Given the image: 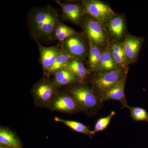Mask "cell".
<instances>
[{"label":"cell","instance_id":"277c9868","mask_svg":"<svg viewBox=\"0 0 148 148\" xmlns=\"http://www.w3.org/2000/svg\"><path fill=\"white\" fill-rule=\"evenodd\" d=\"M53 82L44 79L37 83L32 88V93L36 107L47 108L58 92Z\"/></svg>","mask_w":148,"mask_h":148},{"label":"cell","instance_id":"7a4b0ae2","mask_svg":"<svg viewBox=\"0 0 148 148\" xmlns=\"http://www.w3.org/2000/svg\"><path fill=\"white\" fill-rule=\"evenodd\" d=\"M128 69L94 73L90 78L91 87L100 97L127 75Z\"/></svg>","mask_w":148,"mask_h":148},{"label":"cell","instance_id":"e0dca14e","mask_svg":"<svg viewBox=\"0 0 148 148\" xmlns=\"http://www.w3.org/2000/svg\"><path fill=\"white\" fill-rule=\"evenodd\" d=\"M106 25L112 36L117 39L121 38L125 30V21L122 16L116 15L109 20Z\"/></svg>","mask_w":148,"mask_h":148},{"label":"cell","instance_id":"cb8c5ba5","mask_svg":"<svg viewBox=\"0 0 148 148\" xmlns=\"http://www.w3.org/2000/svg\"><path fill=\"white\" fill-rule=\"evenodd\" d=\"M110 47L112 51H114L117 53L118 54L124 56L125 58L124 50L121 43L118 42L114 43L111 45Z\"/></svg>","mask_w":148,"mask_h":148},{"label":"cell","instance_id":"30bf717a","mask_svg":"<svg viewBox=\"0 0 148 148\" xmlns=\"http://www.w3.org/2000/svg\"><path fill=\"white\" fill-rule=\"evenodd\" d=\"M127 77H125L113 87L101 95V98L103 103L110 100H114L120 103L122 109L128 108L129 106L127 104L125 93Z\"/></svg>","mask_w":148,"mask_h":148},{"label":"cell","instance_id":"7402d4cb","mask_svg":"<svg viewBox=\"0 0 148 148\" xmlns=\"http://www.w3.org/2000/svg\"><path fill=\"white\" fill-rule=\"evenodd\" d=\"M130 116L136 121L148 122V113L145 109L138 107H128Z\"/></svg>","mask_w":148,"mask_h":148},{"label":"cell","instance_id":"d6986e66","mask_svg":"<svg viewBox=\"0 0 148 148\" xmlns=\"http://www.w3.org/2000/svg\"><path fill=\"white\" fill-rule=\"evenodd\" d=\"M88 41L89 45L88 64L91 71L95 73L100 64L102 51L99 47L94 44L89 39Z\"/></svg>","mask_w":148,"mask_h":148},{"label":"cell","instance_id":"3957f363","mask_svg":"<svg viewBox=\"0 0 148 148\" xmlns=\"http://www.w3.org/2000/svg\"><path fill=\"white\" fill-rule=\"evenodd\" d=\"M58 18L53 10L48 8L37 11L32 17V25L38 36L45 38L52 36L57 26Z\"/></svg>","mask_w":148,"mask_h":148},{"label":"cell","instance_id":"d4e9b609","mask_svg":"<svg viewBox=\"0 0 148 148\" xmlns=\"http://www.w3.org/2000/svg\"><path fill=\"white\" fill-rule=\"evenodd\" d=\"M0 148H11L8 147H6V146L3 145H1V147Z\"/></svg>","mask_w":148,"mask_h":148},{"label":"cell","instance_id":"603a6c76","mask_svg":"<svg viewBox=\"0 0 148 148\" xmlns=\"http://www.w3.org/2000/svg\"><path fill=\"white\" fill-rule=\"evenodd\" d=\"M116 114L115 111H112L108 116L100 118L97 120L94 126L93 132H96L104 131L110 123L112 119Z\"/></svg>","mask_w":148,"mask_h":148},{"label":"cell","instance_id":"2e32d148","mask_svg":"<svg viewBox=\"0 0 148 148\" xmlns=\"http://www.w3.org/2000/svg\"><path fill=\"white\" fill-rule=\"evenodd\" d=\"M65 68L73 72L82 83H86V80L90 74V71L77 59L72 58Z\"/></svg>","mask_w":148,"mask_h":148},{"label":"cell","instance_id":"6da1fadb","mask_svg":"<svg viewBox=\"0 0 148 148\" xmlns=\"http://www.w3.org/2000/svg\"><path fill=\"white\" fill-rule=\"evenodd\" d=\"M68 91L73 97L82 112L87 116H93L103 108L104 103L100 96L86 83L73 84Z\"/></svg>","mask_w":148,"mask_h":148},{"label":"cell","instance_id":"5bb4252c","mask_svg":"<svg viewBox=\"0 0 148 148\" xmlns=\"http://www.w3.org/2000/svg\"><path fill=\"white\" fill-rule=\"evenodd\" d=\"M61 51L53 47H45L42 46L40 47L41 63L45 71H47L53 65Z\"/></svg>","mask_w":148,"mask_h":148},{"label":"cell","instance_id":"9c48e42d","mask_svg":"<svg viewBox=\"0 0 148 148\" xmlns=\"http://www.w3.org/2000/svg\"><path fill=\"white\" fill-rule=\"evenodd\" d=\"M78 35L70 37L64 41L63 47L64 51L72 58L81 59L86 54V46L84 41Z\"/></svg>","mask_w":148,"mask_h":148},{"label":"cell","instance_id":"7c38bea8","mask_svg":"<svg viewBox=\"0 0 148 148\" xmlns=\"http://www.w3.org/2000/svg\"><path fill=\"white\" fill-rule=\"evenodd\" d=\"M0 144L11 148H21L20 140L17 134L9 127H0Z\"/></svg>","mask_w":148,"mask_h":148},{"label":"cell","instance_id":"9a60e30c","mask_svg":"<svg viewBox=\"0 0 148 148\" xmlns=\"http://www.w3.org/2000/svg\"><path fill=\"white\" fill-rule=\"evenodd\" d=\"M118 69H119V67L116 64L112 56L110 47L108 45H107L102 51L100 64L94 73L110 71Z\"/></svg>","mask_w":148,"mask_h":148},{"label":"cell","instance_id":"8fae6325","mask_svg":"<svg viewBox=\"0 0 148 148\" xmlns=\"http://www.w3.org/2000/svg\"><path fill=\"white\" fill-rule=\"evenodd\" d=\"M61 7L65 18L76 24H78L82 18L83 7L76 4L66 3L57 1Z\"/></svg>","mask_w":148,"mask_h":148},{"label":"cell","instance_id":"44dd1931","mask_svg":"<svg viewBox=\"0 0 148 148\" xmlns=\"http://www.w3.org/2000/svg\"><path fill=\"white\" fill-rule=\"evenodd\" d=\"M78 34L73 29L63 24H58L54 32L56 38L61 42L64 41L68 38Z\"/></svg>","mask_w":148,"mask_h":148},{"label":"cell","instance_id":"ba28073f","mask_svg":"<svg viewBox=\"0 0 148 148\" xmlns=\"http://www.w3.org/2000/svg\"><path fill=\"white\" fill-rule=\"evenodd\" d=\"M143 38L126 34L121 43L127 64H133L138 59L143 42Z\"/></svg>","mask_w":148,"mask_h":148},{"label":"cell","instance_id":"4fadbf2b","mask_svg":"<svg viewBox=\"0 0 148 148\" xmlns=\"http://www.w3.org/2000/svg\"><path fill=\"white\" fill-rule=\"evenodd\" d=\"M54 73L53 83L57 88L80 83L79 79L76 76L66 68H63Z\"/></svg>","mask_w":148,"mask_h":148},{"label":"cell","instance_id":"ffe728a7","mask_svg":"<svg viewBox=\"0 0 148 148\" xmlns=\"http://www.w3.org/2000/svg\"><path fill=\"white\" fill-rule=\"evenodd\" d=\"M72 58H73L67 54L65 51H61L56 59L54 64L46 71L49 74L55 73L65 68Z\"/></svg>","mask_w":148,"mask_h":148},{"label":"cell","instance_id":"52a82bcc","mask_svg":"<svg viewBox=\"0 0 148 148\" xmlns=\"http://www.w3.org/2000/svg\"><path fill=\"white\" fill-rule=\"evenodd\" d=\"M103 26L92 18H87L85 23L88 39L99 47L105 45L107 41V36Z\"/></svg>","mask_w":148,"mask_h":148},{"label":"cell","instance_id":"8992f818","mask_svg":"<svg viewBox=\"0 0 148 148\" xmlns=\"http://www.w3.org/2000/svg\"><path fill=\"white\" fill-rule=\"evenodd\" d=\"M47 108L52 112L68 114H74L82 112L73 97L68 91L58 92Z\"/></svg>","mask_w":148,"mask_h":148},{"label":"cell","instance_id":"ac0fdd59","mask_svg":"<svg viewBox=\"0 0 148 148\" xmlns=\"http://www.w3.org/2000/svg\"><path fill=\"white\" fill-rule=\"evenodd\" d=\"M54 120L55 121L65 125L74 131L84 134L90 138H92V137L95 135V132H93V130H90L89 127L79 122L63 119L58 117H55Z\"/></svg>","mask_w":148,"mask_h":148},{"label":"cell","instance_id":"5b68a950","mask_svg":"<svg viewBox=\"0 0 148 148\" xmlns=\"http://www.w3.org/2000/svg\"><path fill=\"white\" fill-rule=\"evenodd\" d=\"M83 7L84 13L103 25L116 15L110 6L98 0L84 1Z\"/></svg>","mask_w":148,"mask_h":148}]
</instances>
